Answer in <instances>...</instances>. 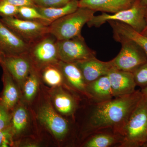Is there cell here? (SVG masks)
<instances>
[{
    "label": "cell",
    "mask_w": 147,
    "mask_h": 147,
    "mask_svg": "<svg viewBox=\"0 0 147 147\" xmlns=\"http://www.w3.org/2000/svg\"><path fill=\"white\" fill-rule=\"evenodd\" d=\"M0 1L6 2L8 3L18 7L24 6H36L32 0H0Z\"/></svg>",
    "instance_id": "4dcf8cb0"
},
{
    "label": "cell",
    "mask_w": 147,
    "mask_h": 147,
    "mask_svg": "<svg viewBox=\"0 0 147 147\" xmlns=\"http://www.w3.org/2000/svg\"><path fill=\"white\" fill-rule=\"evenodd\" d=\"M55 109L61 115L73 117L78 108V101L74 96L61 86L54 87L50 92Z\"/></svg>",
    "instance_id": "4fadbf2b"
},
{
    "label": "cell",
    "mask_w": 147,
    "mask_h": 147,
    "mask_svg": "<svg viewBox=\"0 0 147 147\" xmlns=\"http://www.w3.org/2000/svg\"><path fill=\"white\" fill-rule=\"evenodd\" d=\"M27 56L37 71L48 65L58 63L57 40L50 34H47L30 44Z\"/></svg>",
    "instance_id": "5b68a950"
},
{
    "label": "cell",
    "mask_w": 147,
    "mask_h": 147,
    "mask_svg": "<svg viewBox=\"0 0 147 147\" xmlns=\"http://www.w3.org/2000/svg\"><path fill=\"white\" fill-rule=\"evenodd\" d=\"M37 117L58 141H63L68 136L70 131L68 121L55 110L50 102H45L40 107Z\"/></svg>",
    "instance_id": "9c48e42d"
},
{
    "label": "cell",
    "mask_w": 147,
    "mask_h": 147,
    "mask_svg": "<svg viewBox=\"0 0 147 147\" xmlns=\"http://www.w3.org/2000/svg\"><path fill=\"white\" fill-rule=\"evenodd\" d=\"M36 6L52 8L63 6L71 0H32Z\"/></svg>",
    "instance_id": "4316f807"
},
{
    "label": "cell",
    "mask_w": 147,
    "mask_h": 147,
    "mask_svg": "<svg viewBox=\"0 0 147 147\" xmlns=\"http://www.w3.org/2000/svg\"><path fill=\"white\" fill-rule=\"evenodd\" d=\"M0 65L5 67L21 88L33 68L27 55L1 57Z\"/></svg>",
    "instance_id": "8fae6325"
},
{
    "label": "cell",
    "mask_w": 147,
    "mask_h": 147,
    "mask_svg": "<svg viewBox=\"0 0 147 147\" xmlns=\"http://www.w3.org/2000/svg\"><path fill=\"white\" fill-rule=\"evenodd\" d=\"M30 44L10 30L0 18V56L27 55Z\"/></svg>",
    "instance_id": "30bf717a"
},
{
    "label": "cell",
    "mask_w": 147,
    "mask_h": 147,
    "mask_svg": "<svg viewBox=\"0 0 147 147\" xmlns=\"http://www.w3.org/2000/svg\"><path fill=\"white\" fill-rule=\"evenodd\" d=\"M142 95L141 90H137L131 94L101 102L88 100L82 129L83 140L93 133L106 129L121 134L122 129Z\"/></svg>",
    "instance_id": "6da1fadb"
},
{
    "label": "cell",
    "mask_w": 147,
    "mask_h": 147,
    "mask_svg": "<svg viewBox=\"0 0 147 147\" xmlns=\"http://www.w3.org/2000/svg\"><path fill=\"white\" fill-rule=\"evenodd\" d=\"M79 67L86 84L107 75L112 67L111 61H102L96 57L74 63Z\"/></svg>",
    "instance_id": "5bb4252c"
},
{
    "label": "cell",
    "mask_w": 147,
    "mask_h": 147,
    "mask_svg": "<svg viewBox=\"0 0 147 147\" xmlns=\"http://www.w3.org/2000/svg\"><path fill=\"white\" fill-rule=\"evenodd\" d=\"M107 22L113 29L114 37H119L132 40L142 48L147 57V30L140 33L119 21H110Z\"/></svg>",
    "instance_id": "ac0fdd59"
},
{
    "label": "cell",
    "mask_w": 147,
    "mask_h": 147,
    "mask_svg": "<svg viewBox=\"0 0 147 147\" xmlns=\"http://www.w3.org/2000/svg\"><path fill=\"white\" fill-rule=\"evenodd\" d=\"M13 139V131L11 125L7 128L0 130V147L12 146Z\"/></svg>",
    "instance_id": "f1b7e54d"
},
{
    "label": "cell",
    "mask_w": 147,
    "mask_h": 147,
    "mask_svg": "<svg viewBox=\"0 0 147 147\" xmlns=\"http://www.w3.org/2000/svg\"><path fill=\"white\" fill-rule=\"evenodd\" d=\"M40 13L50 23L74 12L79 8V0H71L63 6L52 8H44L35 6Z\"/></svg>",
    "instance_id": "44dd1931"
},
{
    "label": "cell",
    "mask_w": 147,
    "mask_h": 147,
    "mask_svg": "<svg viewBox=\"0 0 147 147\" xmlns=\"http://www.w3.org/2000/svg\"><path fill=\"white\" fill-rule=\"evenodd\" d=\"M59 64L63 74L65 82L67 83L69 88L82 94L87 100H90L87 92V84L79 67L75 64L60 61Z\"/></svg>",
    "instance_id": "9a60e30c"
},
{
    "label": "cell",
    "mask_w": 147,
    "mask_h": 147,
    "mask_svg": "<svg viewBox=\"0 0 147 147\" xmlns=\"http://www.w3.org/2000/svg\"><path fill=\"white\" fill-rule=\"evenodd\" d=\"M136 0H79V7L114 13L131 7Z\"/></svg>",
    "instance_id": "2e32d148"
},
{
    "label": "cell",
    "mask_w": 147,
    "mask_h": 147,
    "mask_svg": "<svg viewBox=\"0 0 147 147\" xmlns=\"http://www.w3.org/2000/svg\"><path fill=\"white\" fill-rule=\"evenodd\" d=\"M2 67V80L3 88L0 97V102L7 110L11 111L19 101L20 93L16 82L5 67L1 65Z\"/></svg>",
    "instance_id": "e0dca14e"
},
{
    "label": "cell",
    "mask_w": 147,
    "mask_h": 147,
    "mask_svg": "<svg viewBox=\"0 0 147 147\" xmlns=\"http://www.w3.org/2000/svg\"><path fill=\"white\" fill-rule=\"evenodd\" d=\"M120 134L123 141L119 147H142L147 141V96L143 94Z\"/></svg>",
    "instance_id": "7a4b0ae2"
},
{
    "label": "cell",
    "mask_w": 147,
    "mask_h": 147,
    "mask_svg": "<svg viewBox=\"0 0 147 147\" xmlns=\"http://www.w3.org/2000/svg\"><path fill=\"white\" fill-rule=\"evenodd\" d=\"M28 123V114L26 109L22 104H17L11 112V127L13 138L20 135L26 129Z\"/></svg>",
    "instance_id": "603a6c76"
},
{
    "label": "cell",
    "mask_w": 147,
    "mask_h": 147,
    "mask_svg": "<svg viewBox=\"0 0 147 147\" xmlns=\"http://www.w3.org/2000/svg\"><path fill=\"white\" fill-rule=\"evenodd\" d=\"M147 7L142 5L140 0H136L133 5L127 9L111 14L102 12L100 15H94L87 24L89 28H98L108 21H118L142 33L147 27Z\"/></svg>",
    "instance_id": "277c9868"
},
{
    "label": "cell",
    "mask_w": 147,
    "mask_h": 147,
    "mask_svg": "<svg viewBox=\"0 0 147 147\" xmlns=\"http://www.w3.org/2000/svg\"><path fill=\"white\" fill-rule=\"evenodd\" d=\"M120 42L121 48L118 55L111 61L114 68L133 72L140 66L147 61L144 50L134 41L123 38L114 37Z\"/></svg>",
    "instance_id": "8992f818"
},
{
    "label": "cell",
    "mask_w": 147,
    "mask_h": 147,
    "mask_svg": "<svg viewBox=\"0 0 147 147\" xmlns=\"http://www.w3.org/2000/svg\"><path fill=\"white\" fill-rule=\"evenodd\" d=\"M141 91L142 94L147 96V86L142 88Z\"/></svg>",
    "instance_id": "1f68e13d"
},
{
    "label": "cell",
    "mask_w": 147,
    "mask_h": 147,
    "mask_svg": "<svg viewBox=\"0 0 147 147\" xmlns=\"http://www.w3.org/2000/svg\"><path fill=\"white\" fill-rule=\"evenodd\" d=\"M146 30L147 31V27L146 28V30Z\"/></svg>",
    "instance_id": "8d00e7d4"
},
{
    "label": "cell",
    "mask_w": 147,
    "mask_h": 147,
    "mask_svg": "<svg viewBox=\"0 0 147 147\" xmlns=\"http://www.w3.org/2000/svg\"><path fill=\"white\" fill-rule=\"evenodd\" d=\"M57 47L59 59L64 62L76 63L96 57L95 52L87 45L82 35L57 40Z\"/></svg>",
    "instance_id": "ba28073f"
},
{
    "label": "cell",
    "mask_w": 147,
    "mask_h": 147,
    "mask_svg": "<svg viewBox=\"0 0 147 147\" xmlns=\"http://www.w3.org/2000/svg\"><path fill=\"white\" fill-rule=\"evenodd\" d=\"M86 90L91 101L101 102L114 97L107 75L87 84Z\"/></svg>",
    "instance_id": "ffe728a7"
},
{
    "label": "cell",
    "mask_w": 147,
    "mask_h": 147,
    "mask_svg": "<svg viewBox=\"0 0 147 147\" xmlns=\"http://www.w3.org/2000/svg\"><path fill=\"white\" fill-rule=\"evenodd\" d=\"M114 97L122 96L134 92L137 86L132 72L112 67L108 74Z\"/></svg>",
    "instance_id": "7c38bea8"
},
{
    "label": "cell",
    "mask_w": 147,
    "mask_h": 147,
    "mask_svg": "<svg viewBox=\"0 0 147 147\" xmlns=\"http://www.w3.org/2000/svg\"><path fill=\"white\" fill-rule=\"evenodd\" d=\"M15 17L24 20L41 21L48 25L51 24L47 18L40 13L35 6H24L19 7L18 13Z\"/></svg>",
    "instance_id": "d4e9b609"
},
{
    "label": "cell",
    "mask_w": 147,
    "mask_h": 147,
    "mask_svg": "<svg viewBox=\"0 0 147 147\" xmlns=\"http://www.w3.org/2000/svg\"><path fill=\"white\" fill-rule=\"evenodd\" d=\"M137 86L142 88L147 86V61L134 70L133 72Z\"/></svg>",
    "instance_id": "484cf974"
},
{
    "label": "cell",
    "mask_w": 147,
    "mask_h": 147,
    "mask_svg": "<svg viewBox=\"0 0 147 147\" xmlns=\"http://www.w3.org/2000/svg\"><path fill=\"white\" fill-rule=\"evenodd\" d=\"M140 1L142 5L147 8V0H140Z\"/></svg>",
    "instance_id": "d6a6232c"
},
{
    "label": "cell",
    "mask_w": 147,
    "mask_h": 147,
    "mask_svg": "<svg viewBox=\"0 0 147 147\" xmlns=\"http://www.w3.org/2000/svg\"><path fill=\"white\" fill-rule=\"evenodd\" d=\"M1 19L14 33L29 44L50 34L49 25L41 21L24 20L14 16Z\"/></svg>",
    "instance_id": "52a82bcc"
},
{
    "label": "cell",
    "mask_w": 147,
    "mask_h": 147,
    "mask_svg": "<svg viewBox=\"0 0 147 147\" xmlns=\"http://www.w3.org/2000/svg\"><path fill=\"white\" fill-rule=\"evenodd\" d=\"M39 85V74L33 67L22 86L25 101L30 102L33 100L38 90Z\"/></svg>",
    "instance_id": "cb8c5ba5"
},
{
    "label": "cell",
    "mask_w": 147,
    "mask_h": 147,
    "mask_svg": "<svg viewBox=\"0 0 147 147\" xmlns=\"http://www.w3.org/2000/svg\"><path fill=\"white\" fill-rule=\"evenodd\" d=\"M96 11L80 7L74 12L53 21L49 26V33L58 40L70 39L82 36V30Z\"/></svg>",
    "instance_id": "3957f363"
},
{
    "label": "cell",
    "mask_w": 147,
    "mask_h": 147,
    "mask_svg": "<svg viewBox=\"0 0 147 147\" xmlns=\"http://www.w3.org/2000/svg\"><path fill=\"white\" fill-rule=\"evenodd\" d=\"M1 57L0 56V62H1Z\"/></svg>",
    "instance_id": "e575fe53"
},
{
    "label": "cell",
    "mask_w": 147,
    "mask_h": 147,
    "mask_svg": "<svg viewBox=\"0 0 147 147\" xmlns=\"http://www.w3.org/2000/svg\"><path fill=\"white\" fill-rule=\"evenodd\" d=\"M18 7L0 1V17H15L18 12Z\"/></svg>",
    "instance_id": "83f0119b"
},
{
    "label": "cell",
    "mask_w": 147,
    "mask_h": 147,
    "mask_svg": "<svg viewBox=\"0 0 147 147\" xmlns=\"http://www.w3.org/2000/svg\"><path fill=\"white\" fill-rule=\"evenodd\" d=\"M11 113L0 102V130L11 125Z\"/></svg>",
    "instance_id": "f546056e"
},
{
    "label": "cell",
    "mask_w": 147,
    "mask_h": 147,
    "mask_svg": "<svg viewBox=\"0 0 147 147\" xmlns=\"http://www.w3.org/2000/svg\"><path fill=\"white\" fill-rule=\"evenodd\" d=\"M123 141L121 134L110 129L93 133L85 138L81 146L83 147H120Z\"/></svg>",
    "instance_id": "d6986e66"
},
{
    "label": "cell",
    "mask_w": 147,
    "mask_h": 147,
    "mask_svg": "<svg viewBox=\"0 0 147 147\" xmlns=\"http://www.w3.org/2000/svg\"><path fill=\"white\" fill-rule=\"evenodd\" d=\"M38 72L44 82L53 88L62 86L65 82L59 63L45 66Z\"/></svg>",
    "instance_id": "7402d4cb"
},
{
    "label": "cell",
    "mask_w": 147,
    "mask_h": 147,
    "mask_svg": "<svg viewBox=\"0 0 147 147\" xmlns=\"http://www.w3.org/2000/svg\"><path fill=\"white\" fill-rule=\"evenodd\" d=\"M146 20L147 21V13H146Z\"/></svg>",
    "instance_id": "d590c367"
},
{
    "label": "cell",
    "mask_w": 147,
    "mask_h": 147,
    "mask_svg": "<svg viewBox=\"0 0 147 147\" xmlns=\"http://www.w3.org/2000/svg\"><path fill=\"white\" fill-rule=\"evenodd\" d=\"M142 147H147V140L146 142L144 144Z\"/></svg>",
    "instance_id": "836d02e7"
}]
</instances>
